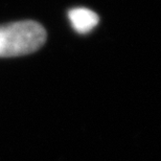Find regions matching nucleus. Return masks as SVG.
I'll return each instance as SVG.
<instances>
[{
    "mask_svg": "<svg viewBox=\"0 0 161 161\" xmlns=\"http://www.w3.org/2000/svg\"><path fill=\"white\" fill-rule=\"evenodd\" d=\"M68 18L73 30L79 34L89 33L99 22L98 15L87 8H75L70 9Z\"/></svg>",
    "mask_w": 161,
    "mask_h": 161,
    "instance_id": "obj_2",
    "label": "nucleus"
},
{
    "mask_svg": "<svg viewBox=\"0 0 161 161\" xmlns=\"http://www.w3.org/2000/svg\"><path fill=\"white\" fill-rule=\"evenodd\" d=\"M47 34L39 22L23 20L0 26V57H19L37 51Z\"/></svg>",
    "mask_w": 161,
    "mask_h": 161,
    "instance_id": "obj_1",
    "label": "nucleus"
}]
</instances>
